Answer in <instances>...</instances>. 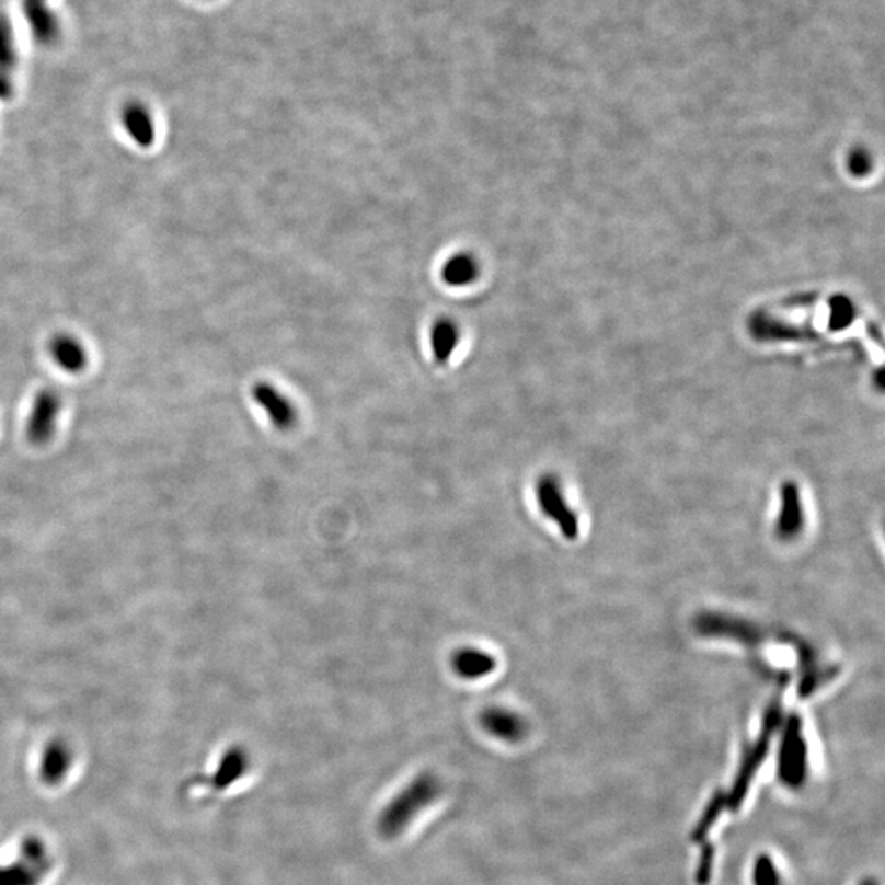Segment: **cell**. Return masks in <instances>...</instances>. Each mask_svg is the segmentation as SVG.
Returning a JSON list of instances; mask_svg holds the SVG:
<instances>
[{"mask_svg":"<svg viewBox=\"0 0 885 885\" xmlns=\"http://www.w3.org/2000/svg\"><path fill=\"white\" fill-rule=\"evenodd\" d=\"M441 785L435 775L422 774L402 789L379 815L378 828L382 837L392 840L404 834L415 818L440 797Z\"/></svg>","mask_w":885,"mask_h":885,"instance_id":"cell-1","label":"cell"},{"mask_svg":"<svg viewBox=\"0 0 885 885\" xmlns=\"http://www.w3.org/2000/svg\"><path fill=\"white\" fill-rule=\"evenodd\" d=\"M537 501L540 510L558 525L566 540H576L581 533L579 517L570 507L560 481L554 475H541L537 484Z\"/></svg>","mask_w":885,"mask_h":885,"instance_id":"cell-2","label":"cell"},{"mask_svg":"<svg viewBox=\"0 0 885 885\" xmlns=\"http://www.w3.org/2000/svg\"><path fill=\"white\" fill-rule=\"evenodd\" d=\"M805 527L804 502L795 482L785 481L779 491V514L774 531L779 540L792 541L801 537Z\"/></svg>","mask_w":885,"mask_h":885,"instance_id":"cell-3","label":"cell"},{"mask_svg":"<svg viewBox=\"0 0 885 885\" xmlns=\"http://www.w3.org/2000/svg\"><path fill=\"white\" fill-rule=\"evenodd\" d=\"M59 411L61 398L55 391L45 389L36 395L26 424V438L32 445L42 446L51 440Z\"/></svg>","mask_w":885,"mask_h":885,"instance_id":"cell-4","label":"cell"},{"mask_svg":"<svg viewBox=\"0 0 885 885\" xmlns=\"http://www.w3.org/2000/svg\"><path fill=\"white\" fill-rule=\"evenodd\" d=\"M251 394L277 430L287 432L296 425L297 411L294 409L292 402L283 392L277 391L273 384L257 382Z\"/></svg>","mask_w":885,"mask_h":885,"instance_id":"cell-5","label":"cell"},{"mask_svg":"<svg viewBox=\"0 0 885 885\" xmlns=\"http://www.w3.org/2000/svg\"><path fill=\"white\" fill-rule=\"evenodd\" d=\"M696 627L702 635L716 636V639L725 636V639L736 640L745 645H756L762 640V635L756 627L729 619V617L713 616V613L700 616Z\"/></svg>","mask_w":885,"mask_h":885,"instance_id":"cell-6","label":"cell"},{"mask_svg":"<svg viewBox=\"0 0 885 885\" xmlns=\"http://www.w3.org/2000/svg\"><path fill=\"white\" fill-rule=\"evenodd\" d=\"M481 725L489 735L502 742L517 743L527 735V723L518 713L502 706H491L481 713Z\"/></svg>","mask_w":885,"mask_h":885,"instance_id":"cell-7","label":"cell"},{"mask_svg":"<svg viewBox=\"0 0 885 885\" xmlns=\"http://www.w3.org/2000/svg\"><path fill=\"white\" fill-rule=\"evenodd\" d=\"M23 13L33 38L39 45H51L59 38V23L48 9V0H22Z\"/></svg>","mask_w":885,"mask_h":885,"instance_id":"cell-8","label":"cell"},{"mask_svg":"<svg viewBox=\"0 0 885 885\" xmlns=\"http://www.w3.org/2000/svg\"><path fill=\"white\" fill-rule=\"evenodd\" d=\"M122 125L138 147H153L157 140V125L147 105L141 102H128L122 111Z\"/></svg>","mask_w":885,"mask_h":885,"instance_id":"cell-9","label":"cell"},{"mask_svg":"<svg viewBox=\"0 0 885 885\" xmlns=\"http://www.w3.org/2000/svg\"><path fill=\"white\" fill-rule=\"evenodd\" d=\"M782 769L789 781L798 779L804 772L805 739L802 736L801 720L792 716L785 726L784 742H782Z\"/></svg>","mask_w":885,"mask_h":885,"instance_id":"cell-10","label":"cell"},{"mask_svg":"<svg viewBox=\"0 0 885 885\" xmlns=\"http://www.w3.org/2000/svg\"><path fill=\"white\" fill-rule=\"evenodd\" d=\"M451 666L462 679L475 680L494 673L497 659L481 650L461 648L452 655Z\"/></svg>","mask_w":885,"mask_h":885,"instance_id":"cell-11","label":"cell"},{"mask_svg":"<svg viewBox=\"0 0 885 885\" xmlns=\"http://www.w3.org/2000/svg\"><path fill=\"white\" fill-rule=\"evenodd\" d=\"M49 353L59 368L72 372V375L84 371L88 366V352L74 336H55L49 343Z\"/></svg>","mask_w":885,"mask_h":885,"instance_id":"cell-12","label":"cell"},{"mask_svg":"<svg viewBox=\"0 0 885 885\" xmlns=\"http://www.w3.org/2000/svg\"><path fill=\"white\" fill-rule=\"evenodd\" d=\"M479 276V263L471 253H456L442 264L441 279L451 287H466Z\"/></svg>","mask_w":885,"mask_h":885,"instance_id":"cell-13","label":"cell"},{"mask_svg":"<svg viewBox=\"0 0 885 885\" xmlns=\"http://www.w3.org/2000/svg\"><path fill=\"white\" fill-rule=\"evenodd\" d=\"M432 352L438 365H446L459 342V330L452 320L438 319L432 329Z\"/></svg>","mask_w":885,"mask_h":885,"instance_id":"cell-14","label":"cell"},{"mask_svg":"<svg viewBox=\"0 0 885 885\" xmlns=\"http://www.w3.org/2000/svg\"><path fill=\"white\" fill-rule=\"evenodd\" d=\"M248 758L243 749L231 748L221 759L219 772L216 775L217 788H225L237 781L240 775L246 772Z\"/></svg>","mask_w":885,"mask_h":885,"instance_id":"cell-15","label":"cell"},{"mask_svg":"<svg viewBox=\"0 0 885 885\" xmlns=\"http://www.w3.org/2000/svg\"><path fill=\"white\" fill-rule=\"evenodd\" d=\"M16 66L15 35L12 23L0 13V72L12 76Z\"/></svg>","mask_w":885,"mask_h":885,"instance_id":"cell-16","label":"cell"},{"mask_svg":"<svg viewBox=\"0 0 885 885\" xmlns=\"http://www.w3.org/2000/svg\"><path fill=\"white\" fill-rule=\"evenodd\" d=\"M756 883L758 885H775L778 883V876L772 870L771 861H766V858H762L758 863V867H756Z\"/></svg>","mask_w":885,"mask_h":885,"instance_id":"cell-17","label":"cell"},{"mask_svg":"<svg viewBox=\"0 0 885 885\" xmlns=\"http://www.w3.org/2000/svg\"><path fill=\"white\" fill-rule=\"evenodd\" d=\"M13 97L12 76L0 72V101L7 102Z\"/></svg>","mask_w":885,"mask_h":885,"instance_id":"cell-18","label":"cell"}]
</instances>
